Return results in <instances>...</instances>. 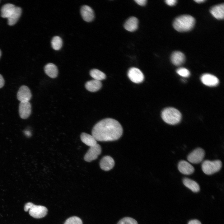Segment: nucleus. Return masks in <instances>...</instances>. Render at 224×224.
Returning a JSON list of instances; mask_svg holds the SVG:
<instances>
[{
    "label": "nucleus",
    "instance_id": "nucleus-1",
    "mask_svg": "<svg viewBox=\"0 0 224 224\" xmlns=\"http://www.w3.org/2000/svg\"><path fill=\"white\" fill-rule=\"evenodd\" d=\"M123 130L120 124L112 118H106L99 122L93 127L92 135L96 141H115L122 136Z\"/></svg>",
    "mask_w": 224,
    "mask_h": 224
},
{
    "label": "nucleus",
    "instance_id": "nucleus-2",
    "mask_svg": "<svg viewBox=\"0 0 224 224\" xmlns=\"http://www.w3.org/2000/svg\"><path fill=\"white\" fill-rule=\"evenodd\" d=\"M195 20L192 16L185 15L180 16L175 19L173 22L174 28L179 32L187 31L194 26Z\"/></svg>",
    "mask_w": 224,
    "mask_h": 224
},
{
    "label": "nucleus",
    "instance_id": "nucleus-3",
    "mask_svg": "<svg viewBox=\"0 0 224 224\" xmlns=\"http://www.w3.org/2000/svg\"><path fill=\"white\" fill-rule=\"evenodd\" d=\"M161 117L166 123L170 125H175L180 121L181 114L176 109L169 107L164 109L162 111Z\"/></svg>",
    "mask_w": 224,
    "mask_h": 224
},
{
    "label": "nucleus",
    "instance_id": "nucleus-4",
    "mask_svg": "<svg viewBox=\"0 0 224 224\" xmlns=\"http://www.w3.org/2000/svg\"><path fill=\"white\" fill-rule=\"evenodd\" d=\"M25 212L29 211L30 216L35 218H40L45 217L47 214L48 210L44 206L36 205L31 202L25 204L24 206Z\"/></svg>",
    "mask_w": 224,
    "mask_h": 224
},
{
    "label": "nucleus",
    "instance_id": "nucleus-5",
    "mask_svg": "<svg viewBox=\"0 0 224 224\" xmlns=\"http://www.w3.org/2000/svg\"><path fill=\"white\" fill-rule=\"evenodd\" d=\"M222 166V162L219 160L213 161L206 160L202 163V169L205 174L211 175L218 171Z\"/></svg>",
    "mask_w": 224,
    "mask_h": 224
},
{
    "label": "nucleus",
    "instance_id": "nucleus-6",
    "mask_svg": "<svg viewBox=\"0 0 224 224\" xmlns=\"http://www.w3.org/2000/svg\"><path fill=\"white\" fill-rule=\"evenodd\" d=\"M205 155L204 150L201 148H196L191 152L187 156L188 160L193 164H198L203 160Z\"/></svg>",
    "mask_w": 224,
    "mask_h": 224
},
{
    "label": "nucleus",
    "instance_id": "nucleus-7",
    "mask_svg": "<svg viewBox=\"0 0 224 224\" xmlns=\"http://www.w3.org/2000/svg\"><path fill=\"white\" fill-rule=\"evenodd\" d=\"M101 152L100 145L97 144L90 147L84 156V160L87 162H91L96 159Z\"/></svg>",
    "mask_w": 224,
    "mask_h": 224
},
{
    "label": "nucleus",
    "instance_id": "nucleus-8",
    "mask_svg": "<svg viewBox=\"0 0 224 224\" xmlns=\"http://www.w3.org/2000/svg\"><path fill=\"white\" fill-rule=\"evenodd\" d=\"M128 76L132 82L136 83L142 82L144 79L142 72L140 69L135 67L132 68L129 70Z\"/></svg>",
    "mask_w": 224,
    "mask_h": 224
},
{
    "label": "nucleus",
    "instance_id": "nucleus-9",
    "mask_svg": "<svg viewBox=\"0 0 224 224\" xmlns=\"http://www.w3.org/2000/svg\"><path fill=\"white\" fill-rule=\"evenodd\" d=\"M17 97L18 100L21 102L29 101L31 98L32 94L28 87L23 85L20 88Z\"/></svg>",
    "mask_w": 224,
    "mask_h": 224
},
{
    "label": "nucleus",
    "instance_id": "nucleus-10",
    "mask_svg": "<svg viewBox=\"0 0 224 224\" xmlns=\"http://www.w3.org/2000/svg\"><path fill=\"white\" fill-rule=\"evenodd\" d=\"M19 112L21 118L26 119L28 118L31 113V105L29 101L21 102Z\"/></svg>",
    "mask_w": 224,
    "mask_h": 224
},
{
    "label": "nucleus",
    "instance_id": "nucleus-11",
    "mask_svg": "<svg viewBox=\"0 0 224 224\" xmlns=\"http://www.w3.org/2000/svg\"><path fill=\"white\" fill-rule=\"evenodd\" d=\"M201 80L204 84L210 86H216L219 82V80L217 77L209 73L203 74L201 77Z\"/></svg>",
    "mask_w": 224,
    "mask_h": 224
},
{
    "label": "nucleus",
    "instance_id": "nucleus-12",
    "mask_svg": "<svg viewBox=\"0 0 224 224\" xmlns=\"http://www.w3.org/2000/svg\"><path fill=\"white\" fill-rule=\"evenodd\" d=\"M178 168L180 172L185 175H190L194 171V167L189 162L184 160L181 161L179 162Z\"/></svg>",
    "mask_w": 224,
    "mask_h": 224
},
{
    "label": "nucleus",
    "instance_id": "nucleus-13",
    "mask_svg": "<svg viewBox=\"0 0 224 224\" xmlns=\"http://www.w3.org/2000/svg\"><path fill=\"white\" fill-rule=\"evenodd\" d=\"M81 14L83 19L86 21H92L94 18V14L93 9L87 5L83 6L81 9Z\"/></svg>",
    "mask_w": 224,
    "mask_h": 224
},
{
    "label": "nucleus",
    "instance_id": "nucleus-14",
    "mask_svg": "<svg viewBox=\"0 0 224 224\" xmlns=\"http://www.w3.org/2000/svg\"><path fill=\"white\" fill-rule=\"evenodd\" d=\"M100 168L105 171H108L112 169L114 166V161L113 159L110 156H105L101 159L100 163Z\"/></svg>",
    "mask_w": 224,
    "mask_h": 224
},
{
    "label": "nucleus",
    "instance_id": "nucleus-15",
    "mask_svg": "<svg viewBox=\"0 0 224 224\" xmlns=\"http://www.w3.org/2000/svg\"><path fill=\"white\" fill-rule=\"evenodd\" d=\"M210 12L216 18L222 19L224 18V5L223 4L216 5L210 9Z\"/></svg>",
    "mask_w": 224,
    "mask_h": 224
},
{
    "label": "nucleus",
    "instance_id": "nucleus-16",
    "mask_svg": "<svg viewBox=\"0 0 224 224\" xmlns=\"http://www.w3.org/2000/svg\"><path fill=\"white\" fill-rule=\"evenodd\" d=\"M138 19L134 16L131 17L128 19L124 24V28L127 30L133 32L136 30L138 26Z\"/></svg>",
    "mask_w": 224,
    "mask_h": 224
},
{
    "label": "nucleus",
    "instance_id": "nucleus-17",
    "mask_svg": "<svg viewBox=\"0 0 224 224\" xmlns=\"http://www.w3.org/2000/svg\"><path fill=\"white\" fill-rule=\"evenodd\" d=\"M185 60L184 54L180 51H175L172 54L171 60L173 64L176 66H180L182 64Z\"/></svg>",
    "mask_w": 224,
    "mask_h": 224
},
{
    "label": "nucleus",
    "instance_id": "nucleus-18",
    "mask_svg": "<svg viewBox=\"0 0 224 224\" xmlns=\"http://www.w3.org/2000/svg\"><path fill=\"white\" fill-rule=\"evenodd\" d=\"M85 86L88 91L95 92L100 89L102 83L100 81L93 79L87 82L85 84Z\"/></svg>",
    "mask_w": 224,
    "mask_h": 224
},
{
    "label": "nucleus",
    "instance_id": "nucleus-19",
    "mask_svg": "<svg viewBox=\"0 0 224 224\" xmlns=\"http://www.w3.org/2000/svg\"><path fill=\"white\" fill-rule=\"evenodd\" d=\"M21 11L20 7H15L13 12L7 18L9 25L12 26L16 23L21 15Z\"/></svg>",
    "mask_w": 224,
    "mask_h": 224
},
{
    "label": "nucleus",
    "instance_id": "nucleus-20",
    "mask_svg": "<svg viewBox=\"0 0 224 224\" xmlns=\"http://www.w3.org/2000/svg\"><path fill=\"white\" fill-rule=\"evenodd\" d=\"M45 73L49 77L52 78L56 77L58 74V69L57 66L52 63L47 64L44 67Z\"/></svg>",
    "mask_w": 224,
    "mask_h": 224
},
{
    "label": "nucleus",
    "instance_id": "nucleus-21",
    "mask_svg": "<svg viewBox=\"0 0 224 224\" xmlns=\"http://www.w3.org/2000/svg\"><path fill=\"white\" fill-rule=\"evenodd\" d=\"M80 138L82 142L86 145L91 147L97 144V141L92 135L88 133H82Z\"/></svg>",
    "mask_w": 224,
    "mask_h": 224
},
{
    "label": "nucleus",
    "instance_id": "nucleus-22",
    "mask_svg": "<svg viewBox=\"0 0 224 224\" xmlns=\"http://www.w3.org/2000/svg\"><path fill=\"white\" fill-rule=\"evenodd\" d=\"M184 185L194 192H197L200 190V187L197 182L187 178H184L183 180Z\"/></svg>",
    "mask_w": 224,
    "mask_h": 224
},
{
    "label": "nucleus",
    "instance_id": "nucleus-23",
    "mask_svg": "<svg viewBox=\"0 0 224 224\" xmlns=\"http://www.w3.org/2000/svg\"><path fill=\"white\" fill-rule=\"evenodd\" d=\"M15 7L14 5L10 3L4 5L1 9V16L7 18L13 12Z\"/></svg>",
    "mask_w": 224,
    "mask_h": 224
},
{
    "label": "nucleus",
    "instance_id": "nucleus-24",
    "mask_svg": "<svg viewBox=\"0 0 224 224\" xmlns=\"http://www.w3.org/2000/svg\"><path fill=\"white\" fill-rule=\"evenodd\" d=\"M90 74L94 79L99 81L103 80L106 78V75L104 73L96 69L91 70Z\"/></svg>",
    "mask_w": 224,
    "mask_h": 224
},
{
    "label": "nucleus",
    "instance_id": "nucleus-25",
    "mask_svg": "<svg viewBox=\"0 0 224 224\" xmlns=\"http://www.w3.org/2000/svg\"><path fill=\"white\" fill-rule=\"evenodd\" d=\"M51 44L52 47L54 49L59 50L62 46V40L60 37L55 36L52 38Z\"/></svg>",
    "mask_w": 224,
    "mask_h": 224
},
{
    "label": "nucleus",
    "instance_id": "nucleus-26",
    "mask_svg": "<svg viewBox=\"0 0 224 224\" xmlns=\"http://www.w3.org/2000/svg\"><path fill=\"white\" fill-rule=\"evenodd\" d=\"M64 224H82V222L80 218L74 216L68 219Z\"/></svg>",
    "mask_w": 224,
    "mask_h": 224
},
{
    "label": "nucleus",
    "instance_id": "nucleus-27",
    "mask_svg": "<svg viewBox=\"0 0 224 224\" xmlns=\"http://www.w3.org/2000/svg\"><path fill=\"white\" fill-rule=\"evenodd\" d=\"M117 224H138L134 219L130 217H125L121 219Z\"/></svg>",
    "mask_w": 224,
    "mask_h": 224
},
{
    "label": "nucleus",
    "instance_id": "nucleus-28",
    "mask_svg": "<svg viewBox=\"0 0 224 224\" xmlns=\"http://www.w3.org/2000/svg\"><path fill=\"white\" fill-rule=\"evenodd\" d=\"M176 72L180 76L184 77H188L190 75L189 70L184 68H180L177 69Z\"/></svg>",
    "mask_w": 224,
    "mask_h": 224
},
{
    "label": "nucleus",
    "instance_id": "nucleus-29",
    "mask_svg": "<svg viewBox=\"0 0 224 224\" xmlns=\"http://www.w3.org/2000/svg\"><path fill=\"white\" fill-rule=\"evenodd\" d=\"M165 2L168 5L173 6L176 4L177 1L175 0H166L165 1Z\"/></svg>",
    "mask_w": 224,
    "mask_h": 224
},
{
    "label": "nucleus",
    "instance_id": "nucleus-30",
    "mask_svg": "<svg viewBox=\"0 0 224 224\" xmlns=\"http://www.w3.org/2000/svg\"><path fill=\"white\" fill-rule=\"evenodd\" d=\"M134 1L138 4L141 6L145 5L147 2L146 0H135Z\"/></svg>",
    "mask_w": 224,
    "mask_h": 224
},
{
    "label": "nucleus",
    "instance_id": "nucleus-31",
    "mask_svg": "<svg viewBox=\"0 0 224 224\" xmlns=\"http://www.w3.org/2000/svg\"><path fill=\"white\" fill-rule=\"evenodd\" d=\"M4 84V79L2 75L0 74V88L2 87L3 86Z\"/></svg>",
    "mask_w": 224,
    "mask_h": 224
},
{
    "label": "nucleus",
    "instance_id": "nucleus-32",
    "mask_svg": "<svg viewBox=\"0 0 224 224\" xmlns=\"http://www.w3.org/2000/svg\"><path fill=\"white\" fill-rule=\"evenodd\" d=\"M188 224H201V222L197 220H193L190 221Z\"/></svg>",
    "mask_w": 224,
    "mask_h": 224
},
{
    "label": "nucleus",
    "instance_id": "nucleus-33",
    "mask_svg": "<svg viewBox=\"0 0 224 224\" xmlns=\"http://www.w3.org/2000/svg\"><path fill=\"white\" fill-rule=\"evenodd\" d=\"M24 133L25 135L27 137H30L31 135V133L30 131L28 130H26L24 131Z\"/></svg>",
    "mask_w": 224,
    "mask_h": 224
},
{
    "label": "nucleus",
    "instance_id": "nucleus-34",
    "mask_svg": "<svg viewBox=\"0 0 224 224\" xmlns=\"http://www.w3.org/2000/svg\"><path fill=\"white\" fill-rule=\"evenodd\" d=\"M205 0H194V1L197 2L198 3H202L204 2Z\"/></svg>",
    "mask_w": 224,
    "mask_h": 224
},
{
    "label": "nucleus",
    "instance_id": "nucleus-35",
    "mask_svg": "<svg viewBox=\"0 0 224 224\" xmlns=\"http://www.w3.org/2000/svg\"><path fill=\"white\" fill-rule=\"evenodd\" d=\"M1 50H0V58L1 56Z\"/></svg>",
    "mask_w": 224,
    "mask_h": 224
}]
</instances>
